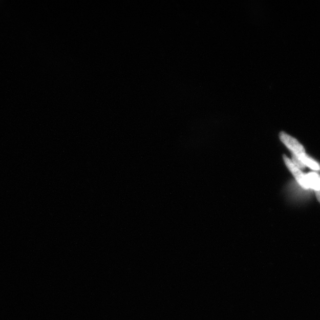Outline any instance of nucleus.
<instances>
[{
    "label": "nucleus",
    "mask_w": 320,
    "mask_h": 320,
    "mask_svg": "<svg viewBox=\"0 0 320 320\" xmlns=\"http://www.w3.org/2000/svg\"><path fill=\"white\" fill-rule=\"evenodd\" d=\"M280 137L281 141L288 149L291 151L292 154H295L296 156L306 154L303 146L294 138L290 136L284 132L280 133Z\"/></svg>",
    "instance_id": "nucleus-1"
},
{
    "label": "nucleus",
    "mask_w": 320,
    "mask_h": 320,
    "mask_svg": "<svg viewBox=\"0 0 320 320\" xmlns=\"http://www.w3.org/2000/svg\"><path fill=\"white\" fill-rule=\"evenodd\" d=\"M284 160L286 165H287L289 171L292 173L293 176L295 177L297 182L300 184V185L305 189H309L310 187L309 186H308L306 175H305L304 173L301 172L300 169L297 167L296 165L292 163V161L290 160L288 157L284 156Z\"/></svg>",
    "instance_id": "nucleus-2"
},
{
    "label": "nucleus",
    "mask_w": 320,
    "mask_h": 320,
    "mask_svg": "<svg viewBox=\"0 0 320 320\" xmlns=\"http://www.w3.org/2000/svg\"><path fill=\"white\" fill-rule=\"evenodd\" d=\"M308 186L312 189L317 191L320 189V176L315 173L306 175Z\"/></svg>",
    "instance_id": "nucleus-3"
},
{
    "label": "nucleus",
    "mask_w": 320,
    "mask_h": 320,
    "mask_svg": "<svg viewBox=\"0 0 320 320\" xmlns=\"http://www.w3.org/2000/svg\"><path fill=\"white\" fill-rule=\"evenodd\" d=\"M298 157L299 159L301 160V161H302L303 163L305 165H306V166L307 165V166L309 167L310 168L312 169V170H320V167L318 164L316 163V162L314 161V160H312V159H310L309 157H308L306 155V154H302V155H301Z\"/></svg>",
    "instance_id": "nucleus-4"
},
{
    "label": "nucleus",
    "mask_w": 320,
    "mask_h": 320,
    "mask_svg": "<svg viewBox=\"0 0 320 320\" xmlns=\"http://www.w3.org/2000/svg\"><path fill=\"white\" fill-rule=\"evenodd\" d=\"M292 163L296 165V166L301 169H303L306 167V165H305L302 161L299 159L298 156L295 155V154H292Z\"/></svg>",
    "instance_id": "nucleus-5"
},
{
    "label": "nucleus",
    "mask_w": 320,
    "mask_h": 320,
    "mask_svg": "<svg viewBox=\"0 0 320 320\" xmlns=\"http://www.w3.org/2000/svg\"><path fill=\"white\" fill-rule=\"evenodd\" d=\"M316 197H317L318 201L320 202V189L315 191Z\"/></svg>",
    "instance_id": "nucleus-6"
}]
</instances>
